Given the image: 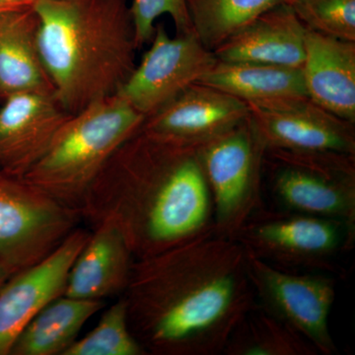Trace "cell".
I'll return each instance as SVG.
<instances>
[{
	"label": "cell",
	"mask_w": 355,
	"mask_h": 355,
	"mask_svg": "<svg viewBox=\"0 0 355 355\" xmlns=\"http://www.w3.org/2000/svg\"><path fill=\"white\" fill-rule=\"evenodd\" d=\"M247 104L266 147L355 155L354 123L329 113L309 97Z\"/></svg>",
	"instance_id": "cell-11"
},
{
	"label": "cell",
	"mask_w": 355,
	"mask_h": 355,
	"mask_svg": "<svg viewBox=\"0 0 355 355\" xmlns=\"http://www.w3.org/2000/svg\"><path fill=\"white\" fill-rule=\"evenodd\" d=\"M306 27L287 4L261 14L214 49L217 60L301 67Z\"/></svg>",
	"instance_id": "cell-17"
},
{
	"label": "cell",
	"mask_w": 355,
	"mask_h": 355,
	"mask_svg": "<svg viewBox=\"0 0 355 355\" xmlns=\"http://www.w3.org/2000/svg\"><path fill=\"white\" fill-rule=\"evenodd\" d=\"M33 7L40 55L64 111L116 94L139 49L127 0H35Z\"/></svg>",
	"instance_id": "cell-3"
},
{
	"label": "cell",
	"mask_w": 355,
	"mask_h": 355,
	"mask_svg": "<svg viewBox=\"0 0 355 355\" xmlns=\"http://www.w3.org/2000/svg\"><path fill=\"white\" fill-rule=\"evenodd\" d=\"M279 209L343 222L355 230V155L266 147L265 164Z\"/></svg>",
	"instance_id": "cell-6"
},
{
	"label": "cell",
	"mask_w": 355,
	"mask_h": 355,
	"mask_svg": "<svg viewBox=\"0 0 355 355\" xmlns=\"http://www.w3.org/2000/svg\"><path fill=\"white\" fill-rule=\"evenodd\" d=\"M235 240L277 268L331 275L338 272V254L354 249L355 230L334 219L263 207L248 219Z\"/></svg>",
	"instance_id": "cell-5"
},
{
	"label": "cell",
	"mask_w": 355,
	"mask_h": 355,
	"mask_svg": "<svg viewBox=\"0 0 355 355\" xmlns=\"http://www.w3.org/2000/svg\"><path fill=\"white\" fill-rule=\"evenodd\" d=\"M92 228L70 268L64 295L101 301L121 296L130 282L135 256L111 222Z\"/></svg>",
	"instance_id": "cell-16"
},
{
	"label": "cell",
	"mask_w": 355,
	"mask_h": 355,
	"mask_svg": "<svg viewBox=\"0 0 355 355\" xmlns=\"http://www.w3.org/2000/svg\"><path fill=\"white\" fill-rule=\"evenodd\" d=\"M121 296L133 336L154 355L223 354L257 303L246 249L214 231L137 259Z\"/></svg>",
	"instance_id": "cell-1"
},
{
	"label": "cell",
	"mask_w": 355,
	"mask_h": 355,
	"mask_svg": "<svg viewBox=\"0 0 355 355\" xmlns=\"http://www.w3.org/2000/svg\"><path fill=\"white\" fill-rule=\"evenodd\" d=\"M301 71L313 102L343 120L355 123V42L306 28Z\"/></svg>",
	"instance_id": "cell-15"
},
{
	"label": "cell",
	"mask_w": 355,
	"mask_h": 355,
	"mask_svg": "<svg viewBox=\"0 0 355 355\" xmlns=\"http://www.w3.org/2000/svg\"><path fill=\"white\" fill-rule=\"evenodd\" d=\"M128 323L127 304L121 296L104 310L99 322L83 338H77L64 355H146Z\"/></svg>",
	"instance_id": "cell-23"
},
{
	"label": "cell",
	"mask_w": 355,
	"mask_h": 355,
	"mask_svg": "<svg viewBox=\"0 0 355 355\" xmlns=\"http://www.w3.org/2000/svg\"><path fill=\"white\" fill-rule=\"evenodd\" d=\"M13 275V270L8 266H6V263L0 261V288Z\"/></svg>",
	"instance_id": "cell-27"
},
{
	"label": "cell",
	"mask_w": 355,
	"mask_h": 355,
	"mask_svg": "<svg viewBox=\"0 0 355 355\" xmlns=\"http://www.w3.org/2000/svg\"><path fill=\"white\" fill-rule=\"evenodd\" d=\"M81 220L77 210L0 170V261L14 273L44 260Z\"/></svg>",
	"instance_id": "cell-8"
},
{
	"label": "cell",
	"mask_w": 355,
	"mask_h": 355,
	"mask_svg": "<svg viewBox=\"0 0 355 355\" xmlns=\"http://www.w3.org/2000/svg\"><path fill=\"white\" fill-rule=\"evenodd\" d=\"M130 11L139 49L150 43L156 20L163 15L172 18L177 34L193 32L187 0H132Z\"/></svg>",
	"instance_id": "cell-25"
},
{
	"label": "cell",
	"mask_w": 355,
	"mask_h": 355,
	"mask_svg": "<svg viewBox=\"0 0 355 355\" xmlns=\"http://www.w3.org/2000/svg\"><path fill=\"white\" fill-rule=\"evenodd\" d=\"M286 4L307 29L355 42V0H288Z\"/></svg>",
	"instance_id": "cell-24"
},
{
	"label": "cell",
	"mask_w": 355,
	"mask_h": 355,
	"mask_svg": "<svg viewBox=\"0 0 355 355\" xmlns=\"http://www.w3.org/2000/svg\"><path fill=\"white\" fill-rule=\"evenodd\" d=\"M144 119L118 94L91 103L70 114L23 179L79 212L91 184Z\"/></svg>",
	"instance_id": "cell-4"
},
{
	"label": "cell",
	"mask_w": 355,
	"mask_h": 355,
	"mask_svg": "<svg viewBox=\"0 0 355 355\" xmlns=\"http://www.w3.org/2000/svg\"><path fill=\"white\" fill-rule=\"evenodd\" d=\"M89 235L90 231L76 227L44 260L14 273L0 288V355H10L26 324L64 295L70 268Z\"/></svg>",
	"instance_id": "cell-12"
},
{
	"label": "cell",
	"mask_w": 355,
	"mask_h": 355,
	"mask_svg": "<svg viewBox=\"0 0 355 355\" xmlns=\"http://www.w3.org/2000/svg\"><path fill=\"white\" fill-rule=\"evenodd\" d=\"M34 7L0 15V100L22 92L53 93L38 46Z\"/></svg>",
	"instance_id": "cell-18"
},
{
	"label": "cell",
	"mask_w": 355,
	"mask_h": 355,
	"mask_svg": "<svg viewBox=\"0 0 355 355\" xmlns=\"http://www.w3.org/2000/svg\"><path fill=\"white\" fill-rule=\"evenodd\" d=\"M150 43L116 93L146 118L198 83L217 62L193 32L171 37L157 25Z\"/></svg>",
	"instance_id": "cell-10"
},
{
	"label": "cell",
	"mask_w": 355,
	"mask_h": 355,
	"mask_svg": "<svg viewBox=\"0 0 355 355\" xmlns=\"http://www.w3.org/2000/svg\"><path fill=\"white\" fill-rule=\"evenodd\" d=\"M198 146L137 130L86 193L83 220L113 223L135 260L214 231V207Z\"/></svg>",
	"instance_id": "cell-2"
},
{
	"label": "cell",
	"mask_w": 355,
	"mask_h": 355,
	"mask_svg": "<svg viewBox=\"0 0 355 355\" xmlns=\"http://www.w3.org/2000/svg\"><path fill=\"white\" fill-rule=\"evenodd\" d=\"M288 0H187L191 29L207 50L219 44Z\"/></svg>",
	"instance_id": "cell-22"
},
{
	"label": "cell",
	"mask_w": 355,
	"mask_h": 355,
	"mask_svg": "<svg viewBox=\"0 0 355 355\" xmlns=\"http://www.w3.org/2000/svg\"><path fill=\"white\" fill-rule=\"evenodd\" d=\"M247 266L257 303L263 310L297 331L319 354H338L329 324L336 295L335 277L284 270L248 251Z\"/></svg>",
	"instance_id": "cell-9"
},
{
	"label": "cell",
	"mask_w": 355,
	"mask_h": 355,
	"mask_svg": "<svg viewBox=\"0 0 355 355\" xmlns=\"http://www.w3.org/2000/svg\"><path fill=\"white\" fill-rule=\"evenodd\" d=\"M105 307L101 300L55 299L26 324L10 355H64L89 320Z\"/></svg>",
	"instance_id": "cell-19"
},
{
	"label": "cell",
	"mask_w": 355,
	"mask_h": 355,
	"mask_svg": "<svg viewBox=\"0 0 355 355\" xmlns=\"http://www.w3.org/2000/svg\"><path fill=\"white\" fill-rule=\"evenodd\" d=\"M222 354L319 355V352L297 331L256 303L229 338Z\"/></svg>",
	"instance_id": "cell-21"
},
{
	"label": "cell",
	"mask_w": 355,
	"mask_h": 355,
	"mask_svg": "<svg viewBox=\"0 0 355 355\" xmlns=\"http://www.w3.org/2000/svg\"><path fill=\"white\" fill-rule=\"evenodd\" d=\"M266 144L251 119L198 147L214 207V233L234 239L265 207L261 180Z\"/></svg>",
	"instance_id": "cell-7"
},
{
	"label": "cell",
	"mask_w": 355,
	"mask_h": 355,
	"mask_svg": "<svg viewBox=\"0 0 355 355\" xmlns=\"http://www.w3.org/2000/svg\"><path fill=\"white\" fill-rule=\"evenodd\" d=\"M0 106V170L23 178L69 119L53 93L22 92Z\"/></svg>",
	"instance_id": "cell-14"
},
{
	"label": "cell",
	"mask_w": 355,
	"mask_h": 355,
	"mask_svg": "<svg viewBox=\"0 0 355 355\" xmlns=\"http://www.w3.org/2000/svg\"><path fill=\"white\" fill-rule=\"evenodd\" d=\"M35 0H0V15L20 9L29 8Z\"/></svg>",
	"instance_id": "cell-26"
},
{
	"label": "cell",
	"mask_w": 355,
	"mask_h": 355,
	"mask_svg": "<svg viewBox=\"0 0 355 355\" xmlns=\"http://www.w3.org/2000/svg\"><path fill=\"white\" fill-rule=\"evenodd\" d=\"M249 116L246 102L197 83L146 116L140 130L167 141L200 146L237 127Z\"/></svg>",
	"instance_id": "cell-13"
},
{
	"label": "cell",
	"mask_w": 355,
	"mask_h": 355,
	"mask_svg": "<svg viewBox=\"0 0 355 355\" xmlns=\"http://www.w3.org/2000/svg\"><path fill=\"white\" fill-rule=\"evenodd\" d=\"M198 83L246 103L308 97L301 67L217 60Z\"/></svg>",
	"instance_id": "cell-20"
}]
</instances>
